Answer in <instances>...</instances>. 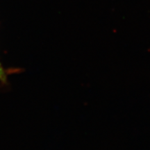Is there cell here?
I'll use <instances>...</instances> for the list:
<instances>
[{"instance_id": "1", "label": "cell", "mask_w": 150, "mask_h": 150, "mask_svg": "<svg viewBox=\"0 0 150 150\" xmlns=\"http://www.w3.org/2000/svg\"><path fill=\"white\" fill-rule=\"evenodd\" d=\"M6 71L4 69L1 62H0V81L4 83V82H6Z\"/></svg>"}]
</instances>
